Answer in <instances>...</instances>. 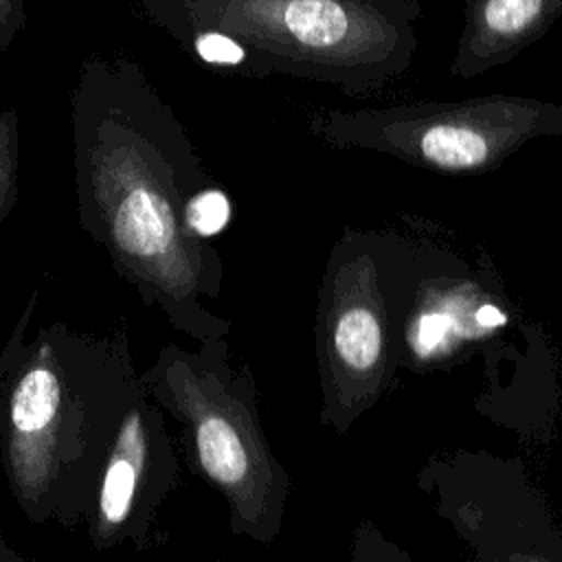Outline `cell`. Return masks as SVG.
<instances>
[{
	"label": "cell",
	"mask_w": 562,
	"mask_h": 562,
	"mask_svg": "<svg viewBox=\"0 0 562 562\" xmlns=\"http://www.w3.org/2000/svg\"><path fill=\"white\" fill-rule=\"evenodd\" d=\"M18 198V138L15 125L0 121V224Z\"/></svg>",
	"instance_id": "7c38bea8"
},
{
	"label": "cell",
	"mask_w": 562,
	"mask_h": 562,
	"mask_svg": "<svg viewBox=\"0 0 562 562\" xmlns=\"http://www.w3.org/2000/svg\"><path fill=\"white\" fill-rule=\"evenodd\" d=\"M224 33L281 72L371 97L400 79L417 50V0H217Z\"/></svg>",
	"instance_id": "277c9868"
},
{
	"label": "cell",
	"mask_w": 562,
	"mask_h": 562,
	"mask_svg": "<svg viewBox=\"0 0 562 562\" xmlns=\"http://www.w3.org/2000/svg\"><path fill=\"white\" fill-rule=\"evenodd\" d=\"M307 132L336 149H369L406 165L476 176L536 138L562 136V103L520 94L316 110Z\"/></svg>",
	"instance_id": "8992f818"
},
{
	"label": "cell",
	"mask_w": 562,
	"mask_h": 562,
	"mask_svg": "<svg viewBox=\"0 0 562 562\" xmlns=\"http://www.w3.org/2000/svg\"><path fill=\"white\" fill-rule=\"evenodd\" d=\"M0 404L4 470L24 514L35 522L75 525L86 516L119 424L143 391L123 340L64 325L20 340Z\"/></svg>",
	"instance_id": "7a4b0ae2"
},
{
	"label": "cell",
	"mask_w": 562,
	"mask_h": 562,
	"mask_svg": "<svg viewBox=\"0 0 562 562\" xmlns=\"http://www.w3.org/2000/svg\"><path fill=\"white\" fill-rule=\"evenodd\" d=\"M231 200L224 189L206 184L198 189L184 206L187 231L198 239H209L226 228L231 222Z\"/></svg>",
	"instance_id": "30bf717a"
},
{
	"label": "cell",
	"mask_w": 562,
	"mask_h": 562,
	"mask_svg": "<svg viewBox=\"0 0 562 562\" xmlns=\"http://www.w3.org/2000/svg\"><path fill=\"white\" fill-rule=\"evenodd\" d=\"M178 481L173 441L167 435L160 406L145 386L125 411L99 485L86 512L90 540L97 549H112L136 540Z\"/></svg>",
	"instance_id": "52a82bcc"
},
{
	"label": "cell",
	"mask_w": 562,
	"mask_h": 562,
	"mask_svg": "<svg viewBox=\"0 0 562 562\" xmlns=\"http://www.w3.org/2000/svg\"><path fill=\"white\" fill-rule=\"evenodd\" d=\"M15 558H18V553L11 551V549L7 547V542L2 540V536H0V562H4V560H15Z\"/></svg>",
	"instance_id": "4fadbf2b"
},
{
	"label": "cell",
	"mask_w": 562,
	"mask_h": 562,
	"mask_svg": "<svg viewBox=\"0 0 562 562\" xmlns=\"http://www.w3.org/2000/svg\"><path fill=\"white\" fill-rule=\"evenodd\" d=\"M386 237L345 228L334 244L316 305L321 424L338 435L391 386L395 360V281L411 266Z\"/></svg>",
	"instance_id": "5b68a950"
},
{
	"label": "cell",
	"mask_w": 562,
	"mask_h": 562,
	"mask_svg": "<svg viewBox=\"0 0 562 562\" xmlns=\"http://www.w3.org/2000/svg\"><path fill=\"white\" fill-rule=\"evenodd\" d=\"M501 285L483 274L452 272L450 263L417 277L402 305L395 331L397 367L443 364L452 353L494 334L507 314L501 310Z\"/></svg>",
	"instance_id": "ba28073f"
},
{
	"label": "cell",
	"mask_w": 562,
	"mask_h": 562,
	"mask_svg": "<svg viewBox=\"0 0 562 562\" xmlns=\"http://www.w3.org/2000/svg\"><path fill=\"white\" fill-rule=\"evenodd\" d=\"M195 53L202 61L222 66V68H239L244 72L261 77V70L252 57V53L233 35L224 31H206L195 37Z\"/></svg>",
	"instance_id": "8fae6325"
},
{
	"label": "cell",
	"mask_w": 562,
	"mask_h": 562,
	"mask_svg": "<svg viewBox=\"0 0 562 562\" xmlns=\"http://www.w3.org/2000/svg\"><path fill=\"white\" fill-rule=\"evenodd\" d=\"M140 382L180 422L191 468L228 503L231 531L272 544L292 479L263 432L252 373L228 362L226 336L206 338L195 351L167 345Z\"/></svg>",
	"instance_id": "3957f363"
},
{
	"label": "cell",
	"mask_w": 562,
	"mask_h": 562,
	"mask_svg": "<svg viewBox=\"0 0 562 562\" xmlns=\"http://www.w3.org/2000/svg\"><path fill=\"white\" fill-rule=\"evenodd\" d=\"M79 217L147 305L198 342L228 334L206 310L222 290V257L187 231V200L211 184L178 127L86 130L72 149Z\"/></svg>",
	"instance_id": "6da1fadb"
},
{
	"label": "cell",
	"mask_w": 562,
	"mask_h": 562,
	"mask_svg": "<svg viewBox=\"0 0 562 562\" xmlns=\"http://www.w3.org/2000/svg\"><path fill=\"white\" fill-rule=\"evenodd\" d=\"M562 18V0H463V29L448 75L474 79L540 42Z\"/></svg>",
	"instance_id": "9c48e42d"
}]
</instances>
